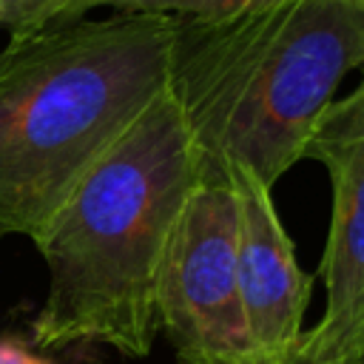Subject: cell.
Returning <instances> with one entry per match:
<instances>
[{"mask_svg": "<svg viewBox=\"0 0 364 364\" xmlns=\"http://www.w3.org/2000/svg\"><path fill=\"white\" fill-rule=\"evenodd\" d=\"M250 3H259V0H74L65 20L85 17L94 9L125 11V14H159V17H176V20H205V17L230 14Z\"/></svg>", "mask_w": 364, "mask_h": 364, "instance_id": "7", "label": "cell"}, {"mask_svg": "<svg viewBox=\"0 0 364 364\" xmlns=\"http://www.w3.org/2000/svg\"><path fill=\"white\" fill-rule=\"evenodd\" d=\"M364 71V0H259L222 17L176 20L168 88L202 176L233 162L276 185L347 74Z\"/></svg>", "mask_w": 364, "mask_h": 364, "instance_id": "2", "label": "cell"}, {"mask_svg": "<svg viewBox=\"0 0 364 364\" xmlns=\"http://www.w3.org/2000/svg\"><path fill=\"white\" fill-rule=\"evenodd\" d=\"M173 17L111 11L0 51V236L34 239L80 176L168 85Z\"/></svg>", "mask_w": 364, "mask_h": 364, "instance_id": "3", "label": "cell"}, {"mask_svg": "<svg viewBox=\"0 0 364 364\" xmlns=\"http://www.w3.org/2000/svg\"><path fill=\"white\" fill-rule=\"evenodd\" d=\"M199 176V151L165 85L31 239L48 270L34 350L94 341L151 355L165 250Z\"/></svg>", "mask_w": 364, "mask_h": 364, "instance_id": "1", "label": "cell"}, {"mask_svg": "<svg viewBox=\"0 0 364 364\" xmlns=\"http://www.w3.org/2000/svg\"><path fill=\"white\" fill-rule=\"evenodd\" d=\"M361 364H364V361H361Z\"/></svg>", "mask_w": 364, "mask_h": 364, "instance_id": "12", "label": "cell"}, {"mask_svg": "<svg viewBox=\"0 0 364 364\" xmlns=\"http://www.w3.org/2000/svg\"><path fill=\"white\" fill-rule=\"evenodd\" d=\"M0 3H3V28H9L11 37L65 20L74 6V0H0Z\"/></svg>", "mask_w": 364, "mask_h": 364, "instance_id": "8", "label": "cell"}, {"mask_svg": "<svg viewBox=\"0 0 364 364\" xmlns=\"http://www.w3.org/2000/svg\"><path fill=\"white\" fill-rule=\"evenodd\" d=\"M222 176L236 202V267L247 336L262 364H279L301 347L313 276L299 267L273 188L239 162L228 165Z\"/></svg>", "mask_w": 364, "mask_h": 364, "instance_id": "6", "label": "cell"}, {"mask_svg": "<svg viewBox=\"0 0 364 364\" xmlns=\"http://www.w3.org/2000/svg\"><path fill=\"white\" fill-rule=\"evenodd\" d=\"M0 364H54V361L17 338H0Z\"/></svg>", "mask_w": 364, "mask_h": 364, "instance_id": "9", "label": "cell"}, {"mask_svg": "<svg viewBox=\"0 0 364 364\" xmlns=\"http://www.w3.org/2000/svg\"><path fill=\"white\" fill-rule=\"evenodd\" d=\"M156 316L185 364H262L242 307L228 179L199 176L185 199L159 273Z\"/></svg>", "mask_w": 364, "mask_h": 364, "instance_id": "4", "label": "cell"}, {"mask_svg": "<svg viewBox=\"0 0 364 364\" xmlns=\"http://www.w3.org/2000/svg\"><path fill=\"white\" fill-rule=\"evenodd\" d=\"M304 156L330 176L333 210L324 256L321 318L304 330L301 353L310 364L364 361V77L353 94L333 100L316 122Z\"/></svg>", "mask_w": 364, "mask_h": 364, "instance_id": "5", "label": "cell"}, {"mask_svg": "<svg viewBox=\"0 0 364 364\" xmlns=\"http://www.w3.org/2000/svg\"><path fill=\"white\" fill-rule=\"evenodd\" d=\"M0 26H3V3H0Z\"/></svg>", "mask_w": 364, "mask_h": 364, "instance_id": "11", "label": "cell"}, {"mask_svg": "<svg viewBox=\"0 0 364 364\" xmlns=\"http://www.w3.org/2000/svg\"><path fill=\"white\" fill-rule=\"evenodd\" d=\"M279 364H310V358H307V355H304V353H301V350H299V353H296V355H290V358H287V361H279Z\"/></svg>", "mask_w": 364, "mask_h": 364, "instance_id": "10", "label": "cell"}]
</instances>
